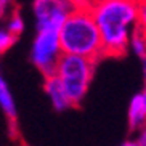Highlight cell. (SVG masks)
Masks as SVG:
<instances>
[{
    "mask_svg": "<svg viewBox=\"0 0 146 146\" xmlns=\"http://www.w3.org/2000/svg\"><path fill=\"white\" fill-rule=\"evenodd\" d=\"M129 48L133 52V55H137L140 60L146 58V32L137 29L133 32L132 39H130V45Z\"/></svg>",
    "mask_w": 146,
    "mask_h": 146,
    "instance_id": "cell-9",
    "label": "cell"
},
{
    "mask_svg": "<svg viewBox=\"0 0 146 146\" xmlns=\"http://www.w3.org/2000/svg\"><path fill=\"white\" fill-rule=\"evenodd\" d=\"M141 71H143V77L146 79V58L141 60Z\"/></svg>",
    "mask_w": 146,
    "mask_h": 146,
    "instance_id": "cell-15",
    "label": "cell"
},
{
    "mask_svg": "<svg viewBox=\"0 0 146 146\" xmlns=\"http://www.w3.org/2000/svg\"><path fill=\"white\" fill-rule=\"evenodd\" d=\"M34 15L39 29H52L60 32L68 15L74 7V2L64 0H37L34 2Z\"/></svg>",
    "mask_w": 146,
    "mask_h": 146,
    "instance_id": "cell-5",
    "label": "cell"
},
{
    "mask_svg": "<svg viewBox=\"0 0 146 146\" xmlns=\"http://www.w3.org/2000/svg\"><path fill=\"white\" fill-rule=\"evenodd\" d=\"M43 87H45V93L48 95V98L52 101V106L55 108L56 111H66L68 108L72 106L68 98V95H66V92H64V88L61 87L60 80L56 79L55 74L45 77Z\"/></svg>",
    "mask_w": 146,
    "mask_h": 146,
    "instance_id": "cell-6",
    "label": "cell"
},
{
    "mask_svg": "<svg viewBox=\"0 0 146 146\" xmlns=\"http://www.w3.org/2000/svg\"><path fill=\"white\" fill-rule=\"evenodd\" d=\"M19 146H27V145H19Z\"/></svg>",
    "mask_w": 146,
    "mask_h": 146,
    "instance_id": "cell-18",
    "label": "cell"
},
{
    "mask_svg": "<svg viewBox=\"0 0 146 146\" xmlns=\"http://www.w3.org/2000/svg\"><path fill=\"white\" fill-rule=\"evenodd\" d=\"M61 56L63 50L60 45V32L52 29L37 31L31 50V60L45 77L55 74L56 64Z\"/></svg>",
    "mask_w": 146,
    "mask_h": 146,
    "instance_id": "cell-4",
    "label": "cell"
},
{
    "mask_svg": "<svg viewBox=\"0 0 146 146\" xmlns=\"http://www.w3.org/2000/svg\"><path fill=\"white\" fill-rule=\"evenodd\" d=\"M92 15L100 31L104 56L124 55L129 50L133 32L138 29V2H92Z\"/></svg>",
    "mask_w": 146,
    "mask_h": 146,
    "instance_id": "cell-1",
    "label": "cell"
},
{
    "mask_svg": "<svg viewBox=\"0 0 146 146\" xmlns=\"http://www.w3.org/2000/svg\"><path fill=\"white\" fill-rule=\"evenodd\" d=\"M135 145H137V146H146V127L140 130V133H138V138H137V141H135Z\"/></svg>",
    "mask_w": 146,
    "mask_h": 146,
    "instance_id": "cell-13",
    "label": "cell"
},
{
    "mask_svg": "<svg viewBox=\"0 0 146 146\" xmlns=\"http://www.w3.org/2000/svg\"><path fill=\"white\" fill-rule=\"evenodd\" d=\"M93 61L80 56L63 55L58 61L55 76L60 80L61 87L64 88L72 106L80 104V101L85 98L90 82L93 79Z\"/></svg>",
    "mask_w": 146,
    "mask_h": 146,
    "instance_id": "cell-3",
    "label": "cell"
},
{
    "mask_svg": "<svg viewBox=\"0 0 146 146\" xmlns=\"http://www.w3.org/2000/svg\"><path fill=\"white\" fill-rule=\"evenodd\" d=\"M7 7H8V2H5V0H0V18L5 15V11H7Z\"/></svg>",
    "mask_w": 146,
    "mask_h": 146,
    "instance_id": "cell-14",
    "label": "cell"
},
{
    "mask_svg": "<svg viewBox=\"0 0 146 146\" xmlns=\"http://www.w3.org/2000/svg\"><path fill=\"white\" fill-rule=\"evenodd\" d=\"M138 29L146 32V2H138Z\"/></svg>",
    "mask_w": 146,
    "mask_h": 146,
    "instance_id": "cell-12",
    "label": "cell"
},
{
    "mask_svg": "<svg viewBox=\"0 0 146 146\" xmlns=\"http://www.w3.org/2000/svg\"><path fill=\"white\" fill-rule=\"evenodd\" d=\"M0 108L5 112V116L8 117L11 122L16 120V104H15V98L11 92L8 88V84L3 79V76L0 74Z\"/></svg>",
    "mask_w": 146,
    "mask_h": 146,
    "instance_id": "cell-8",
    "label": "cell"
},
{
    "mask_svg": "<svg viewBox=\"0 0 146 146\" xmlns=\"http://www.w3.org/2000/svg\"><path fill=\"white\" fill-rule=\"evenodd\" d=\"M15 40L16 37L11 32H8V29H0V55H3L15 43Z\"/></svg>",
    "mask_w": 146,
    "mask_h": 146,
    "instance_id": "cell-11",
    "label": "cell"
},
{
    "mask_svg": "<svg viewBox=\"0 0 146 146\" xmlns=\"http://www.w3.org/2000/svg\"><path fill=\"white\" fill-rule=\"evenodd\" d=\"M120 146H137V145H135V141H125V143H122Z\"/></svg>",
    "mask_w": 146,
    "mask_h": 146,
    "instance_id": "cell-16",
    "label": "cell"
},
{
    "mask_svg": "<svg viewBox=\"0 0 146 146\" xmlns=\"http://www.w3.org/2000/svg\"><path fill=\"white\" fill-rule=\"evenodd\" d=\"M60 45L63 55L80 56L93 63L104 56L100 31L92 15V2H74L60 29Z\"/></svg>",
    "mask_w": 146,
    "mask_h": 146,
    "instance_id": "cell-2",
    "label": "cell"
},
{
    "mask_svg": "<svg viewBox=\"0 0 146 146\" xmlns=\"http://www.w3.org/2000/svg\"><path fill=\"white\" fill-rule=\"evenodd\" d=\"M141 95H143V100H145V103H146V79H145V88H143Z\"/></svg>",
    "mask_w": 146,
    "mask_h": 146,
    "instance_id": "cell-17",
    "label": "cell"
},
{
    "mask_svg": "<svg viewBox=\"0 0 146 146\" xmlns=\"http://www.w3.org/2000/svg\"><path fill=\"white\" fill-rule=\"evenodd\" d=\"M7 29H8V32H11L15 37H18V35L23 32V29H24V21H23V18L19 16L18 13H15L13 16L10 18Z\"/></svg>",
    "mask_w": 146,
    "mask_h": 146,
    "instance_id": "cell-10",
    "label": "cell"
},
{
    "mask_svg": "<svg viewBox=\"0 0 146 146\" xmlns=\"http://www.w3.org/2000/svg\"><path fill=\"white\" fill-rule=\"evenodd\" d=\"M129 125L132 130H141L146 127V103L141 93L133 95L129 104Z\"/></svg>",
    "mask_w": 146,
    "mask_h": 146,
    "instance_id": "cell-7",
    "label": "cell"
}]
</instances>
